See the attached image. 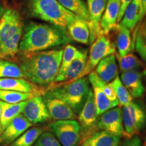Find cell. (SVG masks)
Segmentation results:
<instances>
[{"label":"cell","instance_id":"cell-1","mask_svg":"<svg viewBox=\"0 0 146 146\" xmlns=\"http://www.w3.org/2000/svg\"><path fill=\"white\" fill-rule=\"evenodd\" d=\"M63 49L23 54L19 65L25 78L38 87H50L59 73Z\"/></svg>","mask_w":146,"mask_h":146},{"label":"cell","instance_id":"cell-2","mask_svg":"<svg viewBox=\"0 0 146 146\" xmlns=\"http://www.w3.org/2000/svg\"><path fill=\"white\" fill-rule=\"evenodd\" d=\"M70 42V37L64 29L50 24L30 22L23 29L19 52L22 54L42 52Z\"/></svg>","mask_w":146,"mask_h":146},{"label":"cell","instance_id":"cell-3","mask_svg":"<svg viewBox=\"0 0 146 146\" xmlns=\"http://www.w3.org/2000/svg\"><path fill=\"white\" fill-rule=\"evenodd\" d=\"M28 9L33 17L66 31L76 16L64 8L58 0H29Z\"/></svg>","mask_w":146,"mask_h":146},{"label":"cell","instance_id":"cell-4","mask_svg":"<svg viewBox=\"0 0 146 146\" xmlns=\"http://www.w3.org/2000/svg\"><path fill=\"white\" fill-rule=\"evenodd\" d=\"M87 76L78 78L74 81L64 82L58 85H52L48 87L53 94L66 102L76 114H78L83 108L90 85Z\"/></svg>","mask_w":146,"mask_h":146},{"label":"cell","instance_id":"cell-5","mask_svg":"<svg viewBox=\"0 0 146 146\" xmlns=\"http://www.w3.org/2000/svg\"><path fill=\"white\" fill-rule=\"evenodd\" d=\"M62 146H78L81 141V127L75 120H56L47 127Z\"/></svg>","mask_w":146,"mask_h":146},{"label":"cell","instance_id":"cell-6","mask_svg":"<svg viewBox=\"0 0 146 146\" xmlns=\"http://www.w3.org/2000/svg\"><path fill=\"white\" fill-rule=\"evenodd\" d=\"M115 52L116 49L114 45L106 36L103 35L98 36L94 43H91L87 62L84 70L77 77L70 81H74L86 76L87 74L92 72L95 68H96L97 65L102 60L110 55L114 54Z\"/></svg>","mask_w":146,"mask_h":146},{"label":"cell","instance_id":"cell-7","mask_svg":"<svg viewBox=\"0 0 146 146\" xmlns=\"http://www.w3.org/2000/svg\"><path fill=\"white\" fill-rule=\"evenodd\" d=\"M122 118L125 131L128 137L137 135L146 124V112L136 102H131L124 106Z\"/></svg>","mask_w":146,"mask_h":146},{"label":"cell","instance_id":"cell-8","mask_svg":"<svg viewBox=\"0 0 146 146\" xmlns=\"http://www.w3.org/2000/svg\"><path fill=\"white\" fill-rule=\"evenodd\" d=\"M98 118L94 91L92 88H90L85 104L78 114V123L81 127V141L96 132L95 125Z\"/></svg>","mask_w":146,"mask_h":146},{"label":"cell","instance_id":"cell-9","mask_svg":"<svg viewBox=\"0 0 146 146\" xmlns=\"http://www.w3.org/2000/svg\"><path fill=\"white\" fill-rule=\"evenodd\" d=\"M95 129L96 131H106L120 137H128L124 129L122 109L120 107L113 108L100 115L95 125Z\"/></svg>","mask_w":146,"mask_h":146},{"label":"cell","instance_id":"cell-10","mask_svg":"<svg viewBox=\"0 0 146 146\" xmlns=\"http://www.w3.org/2000/svg\"><path fill=\"white\" fill-rule=\"evenodd\" d=\"M42 97L48 110L51 119L56 121L75 120L76 118V114L70 106L62 98L53 94L49 89L43 91Z\"/></svg>","mask_w":146,"mask_h":146},{"label":"cell","instance_id":"cell-11","mask_svg":"<svg viewBox=\"0 0 146 146\" xmlns=\"http://www.w3.org/2000/svg\"><path fill=\"white\" fill-rule=\"evenodd\" d=\"M23 31V24L18 11L13 8L5 9L0 19V46Z\"/></svg>","mask_w":146,"mask_h":146},{"label":"cell","instance_id":"cell-12","mask_svg":"<svg viewBox=\"0 0 146 146\" xmlns=\"http://www.w3.org/2000/svg\"><path fill=\"white\" fill-rule=\"evenodd\" d=\"M22 114L32 125L43 123L49 120L50 114L41 94H36L27 100Z\"/></svg>","mask_w":146,"mask_h":146},{"label":"cell","instance_id":"cell-13","mask_svg":"<svg viewBox=\"0 0 146 146\" xmlns=\"http://www.w3.org/2000/svg\"><path fill=\"white\" fill-rule=\"evenodd\" d=\"M89 16L88 27L90 32L89 44L94 43L98 36L103 35L100 22L106 5L107 0H87Z\"/></svg>","mask_w":146,"mask_h":146},{"label":"cell","instance_id":"cell-14","mask_svg":"<svg viewBox=\"0 0 146 146\" xmlns=\"http://www.w3.org/2000/svg\"><path fill=\"white\" fill-rule=\"evenodd\" d=\"M32 125L23 114H19L0 133V145H10Z\"/></svg>","mask_w":146,"mask_h":146},{"label":"cell","instance_id":"cell-15","mask_svg":"<svg viewBox=\"0 0 146 146\" xmlns=\"http://www.w3.org/2000/svg\"><path fill=\"white\" fill-rule=\"evenodd\" d=\"M143 76H146V72L132 70L121 73L120 80L133 98H141L145 92Z\"/></svg>","mask_w":146,"mask_h":146},{"label":"cell","instance_id":"cell-16","mask_svg":"<svg viewBox=\"0 0 146 146\" xmlns=\"http://www.w3.org/2000/svg\"><path fill=\"white\" fill-rule=\"evenodd\" d=\"M120 9V0H107L104 12L100 22V27L104 35L116 28Z\"/></svg>","mask_w":146,"mask_h":146},{"label":"cell","instance_id":"cell-17","mask_svg":"<svg viewBox=\"0 0 146 146\" xmlns=\"http://www.w3.org/2000/svg\"><path fill=\"white\" fill-rule=\"evenodd\" d=\"M66 30L70 39L82 44H89L90 32L88 24L83 18L76 16L68 25Z\"/></svg>","mask_w":146,"mask_h":146},{"label":"cell","instance_id":"cell-18","mask_svg":"<svg viewBox=\"0 0 146 146\" xmlns=\"http://www.w3.org/2000/svg\"><path fill=\"white\" fill-rule=\"evenodd\" d=\"M0 89L40 94H41L42 91L39 87L28 80L18 78H0Z\"/></svg>","mask_w":146,"mask_h":146},{"label":"cell","instance_id":"cell-19","mask_svg":"<svg viewBox=\"0 0 146 146\" xmlns=\"http://www.w3.org/2000/svg\"><path fill=\"white\" fill-rule=\"evenodd\" d=\"M88 58V51L81 49V54L71 62L62 74L56 77V82H66L74 79L81 74L86 66Z\"/></svg>","mask_w":146,"mask_h":146},{"label":"cell","instance_id":"cell-20","mask_svg":"<svg viewBox=\"0 0 146 146\" xmlns=\"http://www.w3.org/2000/svg\"><path fill=\"white\" fill-rule=\"evenodd\" d=\"M96 74L100 79L109 83L118 76L116 59L114 54H111L102 60L97 65Z\"/></svg>","mask_w":146,"mask_h":146},{"label":"cell","instance_id":"cell-21","mask_svg":"<svg viewBox=\"0 0 146 146\" xmlns=\"http://www.w3.org/2000/svg\"><path fill=\"white\" fill-rule=\"evenodd\" d=\"M120 143V137L104 131H98L81 141L79 146H119Z\"/></svg>","mask_w":146,"mask_h":146},{"label":"cell","instance_id":"cell-22","mask_svg":"<svg viewBox=\"0 0 146 146\" xmlns=\"http://www.w3.org/2000/svg\"><path fill=\"white\" fill-rule=\"evenodd\" d=\"M116 29L117 31V53L120 56L123 57L132 52L135 44L131 39V31L127 27L119 23L116 25Z\"/></svg>","mask_w":146,"mask_h":146},{"label":"cell","instance_id":"cell-23","mask_svg":"<svg viewBox=\"0 0 146 146\" xmlns=\"http://www.w3.org/2000/svg\"><path fill=\"white\" fill-rule=\"evenodd\" d=\"M26 103L27 100L18 104H9L0 100V106L1 108V132L14 118L22 114Z\"/></svg>","mask_w":146,"mask_h":146},{"label":"cell","instance_id":"cell-24","mask_svg":"<svg viewBox=\"0 0 146 146\" xmlns=\"http://www.w3.org/2000/svg\"><path fill=\"white\" fill-rule=\"evenodd\" d=\"M141 0H133L126 8L120 23L130 31L133 30L138 22L141 21Z\"/></svg>","mask_w":146,"mask_h":146},{"label":"cell","instance_id":"cell-25","mask_svg":"<svg viewBox=\"0 0 146 146\" xmlns=\"http://www.w3.org/2000/svg\"><path fill=\"white\" fill-rule=\"evenodd\" d=\"M114 56L118 60L119 68L122 72L132 70L146 72V66L144 63L133 53H129L122 57L117 52H115Z\"/></svg>","mask_w":146,"mask_h":146},{"label":"cell","instance_id":"cell-26","mask_svg":"<svg viewBox=\"0 0 146 146\" xmlns=\"http://www.w3.org/2000/svg\"><path fill=\"white\" fill-rule=\"evenodd\" d=\"M65 9L74 15L83 18L87 24L89 23V16L87 6L82 0H58Z\"/></svg>","mask_w":146,"mask_h":146},{"label":"cell","instance_id":"cell-27","mask_svg":"<svg viewBox=\"0 0 146 146\" xmlns=\"http://www.w3.org/2000/svg\"><path fill=\"white\" fill-rule=\"evenodd\" d=\"M25 78V76L17 64L10 60L0 59V78Z\"/></svg>","mask_w":146,"mask_h":146},{"label":"cell","instance_id":"cell-28","mask_svg":"<svg viewBox=\"0 0 146 146\" xmlns=\"http://www.w3.org/2000/svg\"><path fill=\"white\" fill-rule=\"evenodd\" d=\"M43 132L44 129L41 127L29 129L9 146H33Z\"/></svg>","mask_w":146,"mask_h":146},{"label":"cell","instance_id":"cell-29","mask_svg":"<svg viewBox=\"0 0 146 146\" xmlns=\"http://www.w3.org/2000/svg\"><path fill=\"white\" fill-rule=\"evenodd\" d=\"M88 78L89 83L97 85L104 93L107 98L110 100V101L112 102V105L114 106V108L119 105V102H118L117 97H116L113 89L111 88L108 83H106V82L102 81V79H100L99 76L96 74L95 71H92V72L89 73Z\"/></svg>","mask_w":146,"mask_h":146},{"label":"cell","instance_id":"cell-30","mask_svg":"<svg viewBox=\"0 0 146 146\" xmlns=\"http://www.w3.org/2000/svg\"><path fill=\"white\" fill-rule=\"evenodd\" d=\"M108 84L117 97L119 105L124 106L133 102V97L124 86L119 76H116L112 81Z\"/></svg>","mask_w":146,"mask_h":146},{"label":"cell","instance_id":"cell-31","mask_svg":"<svg viewBox=\"0 0 146 146\" xmlns=\"http://www.w3.org/2000/svg\"><path fill=\"white\" fill-rule=\"evenodd\" d=\"M91 85L94 91L95 102L97 108V114L98 116L109 110L110 109L114 108L112 102L110 101L104 93L99 87L94 84H91Z\"/></svg>","mask_w":146,"mask_h":146},{"label":"cell","instance_id":"cell-32","mask_svg":"<svg viewBox=\"0 0 146 146\" xmlns=\"http://www.w3.org/2000/svg\"><path fill=\"white\" fill-rule=\"evenodd\" d=\"M36 94H40L25 93L0 89V100L9 104H18L20 102L26 101Z\"/></svg>","mask_w":146,"mask_h":146},{"label":"cell","instance_id":"cell-33","mask_svg":"<svg viewBox=\"0 0 146 146\" xmlns=\"http://www.w3.org/2000/svg\"><path fill=\"white\" fill-rule=\"evenodd\" d=\"M81 49L78 50L76 47L70 44L66 45L64 49L63 50L61 65H60L59 73H58V76L63 74V72H64L69 64L81 54Z\"/></svg>","mask_w":146,"mask_h":146},{"label":"cell","instance_id":"cell-34","mask_svg":"<svg viewBox=\"0 0 146 146\" xmlns=\"http://www.w3.org/2000/svg\"><path fill=\"white\" fill-rule=\"evenodd\" d=\"M135 43L136 52L146 63V23L138 31Z\"/></svg>","mask_w":146,"mask_h":146},{"label":"cell","instance_id":"cell-35","mask_svg":"<svg viewBox=\"0 0 146 146\" xmlns=\"http://www.w3.org/2000/svg\"><path fill=\"white\" fill-rule=\"evenodd\" d=\"M33 146H62L57 138L52 134L50 131H45L43 132L35 143L33 144Z\"/></svg>","mask_w":146,"mask_h":146},{"label":"cell","instance_id":"cell-36","mask_svg":"<svg viewBox=\"0 0 146 146\" xmlns=\"http://www.w3.org/2000/svg\"><path fill=\"white\" fill-rule=\"evenodd\" d=\"M119 146H141V141L137 135H134L125 139Z\"/></svg>","mask_w":146,"mask_h":146},{"label":"cell","instance_id":"cell-37","mask_svg":"<svg viewBox=\"0 0 146 146\" xmlns=\"http://www.w3.org/2000/svg\"><path fill=\"white\" fill-rule=\"evenodd\" d=\"M133 0H120V12L119 15H118V23H120L121 21L123 16L125 13L126 8H127L128 5H129L131 1Z\"/></svg>","mask_w":146,"mask_h":146},{"label":"cell","instance_id":"cell-38","mask_svg":"<svg viewBox=\"0 0 146 146\" xmlns=\"http://www.w3.org/2000/svg\"><path fill=\"white\" fill-rule=\"evenodd\" d=\"M141 21L146 14V0H141Z\"/></svg>","mask_w":146,"mask_h":146},{"label":"cell","instance_id":"cell-39","mask_svg":"<svg viewBox=\"0 0 146 146\" xmlns=\"http://www.w3.org/2000/svg\"><path fill=\"white\" fill-rule=\"evenodd\" d=\"M5 11V8H4V6H3L2 3H1V1H0V19H1V17H2L3 14H4Z\"/></svg>","mask_w":146,"mask_h":146},{"label":"cell","instance_id":"cell-40","mask_svg":"<svg viewBox=\"0 0 146 146\" xmlns=\"http://www.w3.org/2000/svg\"><path fill=\"white\" fill-rule=\"evenodd\" d=\"M1 108L0 106V133L1 132Z\"/></svg>","mask_w":146,"mask_h":146},{"label":"cell","instance_id":"cell-41","mask_svg":"<svg viewBox=\"0 0 146 146\" xmlns=\"http://www.w3.org/2000/svg\"><path fill=\"white\" fill-rule=\"evenodd\" d=\"M142 146H146V137L145 139V140H144L143 144V145H142Z\"/></svg>","mask_w":146,"mask_h":146},{"label":"cell","instance_id":"cell-42","mask_svg":"<svg viewBox=\"0 0 146 146\" xmlns=\"http://www.w3.org/2000/svg\"><path fill=\"white\" fill-rule=\"evenodd\" d=\"M0 59H1V46H0Z\"/></svg>","mask_w":146,"mask_h":146}]
</instances>
